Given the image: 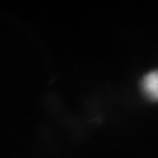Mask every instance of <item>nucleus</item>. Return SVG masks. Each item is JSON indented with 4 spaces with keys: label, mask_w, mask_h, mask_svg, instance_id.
<instances>
[{
    "label": "nucleus",
    "mask_w": 158,
    "mask_h": 158,
    "mask_svg": "<svg viewBox=\"0 0 158 158\" xmlns=\"http://www.w3.org/2000/svg\"><path fill=\"white\" fill-rule=\"evenodd\" d=\"M142 85L143 91L148 98L158 101V71L148 73L143 78Z\"/></svg>",
    "instance_id": "f257e3e1"
}]
</instances>
